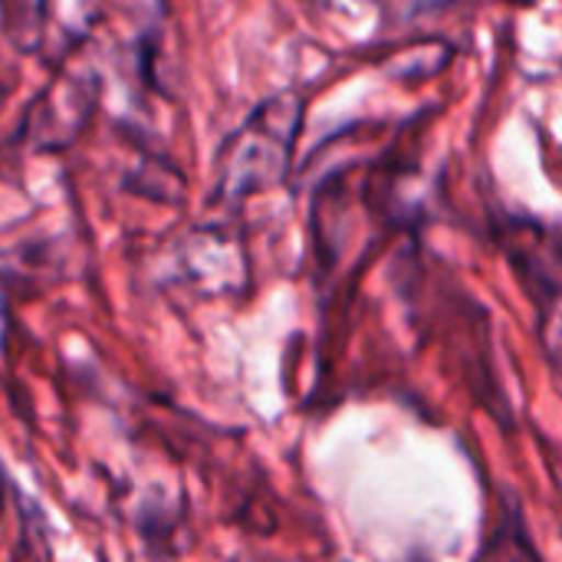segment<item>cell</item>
Masks as SVG:
<instances>
[{
	"instance_id": "6da1fadb",
	"label": "cell",
	"mask_w": 562,
	"mask_h": 562,
	"mask_svg": "<svg viewBox=\"0 0 562 562\" xmlns=\"http://www.w3.org/2000/svg\"><path fill=\"white\" fill-rule=\"evenodd\" d=\"M300 122L303 102L293 92H280L257 105L217 151L211 201L217 207H237L250 194L283 181Z\"/></svg>"
},
{
	"instance_id": "7a4b0ae2",
	"label": "cell",
	"mask_w": 562,
	"mask_h": 562,
	"mask_svg": "<svg viewBox=\"0 0 562 562\" xmlns=\"http://www.w3.org/2000/svg\"><path fill=\"white\" fill-rule=\"evenodd\" d=\"M3 497H7V474L0 468V510H3Z\"/></svg>"
}]
</instances>
